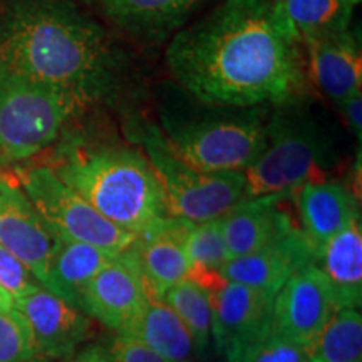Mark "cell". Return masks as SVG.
Segmentation results:
<instances>
[{
    "instance_id": "7a4b0ae2",
    "label": "cell",
    "mask_w": 362,
    "mask_h": 362,
    "mask_svg": "<svg viewBox=\"0 0 362 362\" xmlns=\"http://www.w3.org/2000/svg\"><path fill=\"white\" fill-rule=\"evenodd\" d=\"M0 66L84 103L115 93L121 72L103 27L62 0H24L7 13Z\"/></svg>"
},
{
    "instance_id": "e0dca14e",
    "label": "cell",
    "mask_w": 362,
    "mask_h": 362,
    "mask_svg": "<svg viewBox=\"0 0 362 362\" xmlns=\"http://www.w3.org/2000/svg\"><path fill=\"white\" fill-rule=\"evenodd\" d=\"M312 78L334 103L359 93L362 84V54L359 39L349 29L304 40Z\"/></svg>"
},
{
    "instance_id": "3957f363",
    "label": "cell",
    "mask_w": 362,
    "mask_h": 362,
    "mask_svg": "<svg viewBox=\"0 0 362 362\" xmlns=\"http://www.w3.org/2000/svg\"><path fill=\"white\" fill-rule=\"evenodd\" d=\"M52 170L99 215L124 232L136 235L153 221L170 216L153 166L136 149L72 146Z\"/></svg>"
},
{
    "instance_id": "30bf717a",
    "label": "cell",
    "mask_w": 362,
    "mask_h": 362,
    "mask_svg": "<svg viewBox=\"0 0 362 362\" xmlns=\"http://www.w3.org/2000/svg\"><path fill=\"white\" fill-rule=\"evenodd\" d=\"M208 293L214 309L211 337L226 362L272 332L274 296L225 279Z\"/></svg>"
},
{
    "instance_id": "5b68a950",
    "label": "cell",
    "mask_w": 362,
    "mask_h": 362,
    "mask_svg": "<svg viewBox=\"0 0 362 362\" xmlns=\"http://www.w3.org/2000/svg\"><path fill=\"white\" fill-rule=\"evenodd\" d=\"M334 161V146L302 98L277 104L267 117L265 144L245 176L243 198L291 194L309 181L322 180Z\"/></svg>"
},
{
    "instance_id": "9c48e42d",
    "label": "cell",
    "mask_w": 362,
    "mask_h": 362,
    "mask_svg": "<svg viewBox=\"0 0 362 362\" xmlns=\"http://www.w3.org/2000/svg\"><path fill=\"white\" fill-rule=\"evenodd\" d=\"M332 291L315 264L307 265L285 282L274 296L272 330L297 346L314 342L336 312Z\"/></svg>"
},
{
    "instance_id": "603a6c76",
    "label": "cell",
    "mask_w": 362,
    "mask_h": 362,
    "mask_svg": "<svg viewBox=\"0 0 362 362\" xmlns=\"http://www.w3.org/2000/svg\"><path fill=\"white\" fill-rule=\"evenodd\" d=\"M279 6L302 42L349 29L356 4L352 0H279Z\"/></svg>"
},
{
    "instance_id": "8fae6325",
    "label": "cell",
    "mask_w": 362,
    "mask_h": 362,
    "mask_svg": "<svg viewBox=\"0 0 362 362\" xmlns=\"http://www.w3.org/2000/svg\"><path fill=\"white\" fill-rule=\"evenodd\" d=\"M13 309L29 324L35 357L42 359L69 361L96 334L94 320L88 314L45 291L42 285L13 300Z\"/></svg>"
},
{
    "instance_id": "9a60e30c",
    "label": "cell",
    "mask_w": 362,
    "mask_h": 362,
    "mask_svg": "<svg viewBox=\"0 0 362 362\" xmlns=\"http://www.w3.org/2000/svg\"><path fill=\"white\" fill-rule=\"evenodd\" d=\"M317 252L300 228L248 255L230 259L221 277L275 296L279 288L307 265L315 264Z\"/></svg>"
},
{
    "instance_id": "4dcf8cb0",
    "label": "cell",
    "mask_w": 362,
    "mask_h": 362,
    "mask_svg": "<svg viewBox=\"0 0 362 362\" xmlns=\"http://www.w3.org/2000/svg\"><path fill=\"white\" fill-rule=\"evenodd\" d=\"M344 117H346L347 124L352 131V134L356 136L357 141H362V93L352 94L347 99H344L342 103H339Z\"/></svg>"
},
{
    "instance_id": "d4e9b609",
    "label": "cell",
    "mask_w": 362,
    "mask_h": 362,
    "mask_svg": "<svg viewBox=\"0 0 362 362\" xmlns=\"http://www.w3.org/2000/svg\"><path fill=\"white\" fill-rule=\"evenodd\" d=\"M305 352L310 362H362L361 310L336 309Z\"/></svg>"
},
{
    "instance_id": "4316f807",
    "label": "cell",
    "mask_w": 362,
    "mask_h": 362,
    "mask_svg": "<svg viewBox=\"0 0 362 362\" xmlns=\"http://www.w3.org/2000/svg\"><path fill=\"white\" fill-rule=\"evenodd\" d=\"M66 362H168L129 334L93 339Z\"/></svg>"
},
{
    "instance_id": "4fadbf2b",
    "label": "cell",
    "mask_w": 362,
    "mask_h": 362,
    "mask_svg": "<svg viewBox=\"0 0 362 362\" xmlns=\"http://www.w3.org/2000/svg\"><path fill=\"white\" fill-rule=\"evenodd\" d=\"M141 277L123 250L98 272L84 296L83 312L111 332H128L146 304Z\"/></svg>"
},
{
    "instance_id": "277c9868",
    "label": "cell",
    "mask_w": 362,
    "mask_h": 362,
    "mask_svg": "<svg viewBox=\"0 0 362 362\" xmlns=\"http://www.w3.org/2000/svg\"><path fill=\"white\" fill-rule=\"evenodd\" d=\"M200 104H165L160 131L166 144L198 171L243 173L265 144L267 107Z\"/></svg>"
},
{
    "instance_id": "d6986e66",
    "label": "cell",
    "mask_w": 362,
    "mask_h": 362,
    "mask_svg": "<svg viewBox=\"0 0 362 362\" xmlns=\"http://www.w3.org/2000/svg\"><path fill=\"white\" fill-rule=\"evenodd\" d=\"M296 192L300 230L314 245L315 252H319L330 237L361 216L354 194L341 181H309Z\"/></svg>"
},
{
    "instance_id": "e575fe53",
    "label": "cell",
    "mask_w": 362,
    "mask_h": 362,
    "mask_svg": "<svg viewBox=\"0 0 362 362\" xmlns=\"http://www.w3.org/2000/svg\"><path fill=\"white\" fill-rule=\"evenodd\" d=\"M189 362H206V361H198V359H194V361H189Z\"/></svg>"
},
{
    "instance_id": "836d02e7",
    "label": "cell",
    "mask_w": 362,
    "mask_h": 362,
    "mask_svg": "<svg viewBox=\"0 0 362 362\" xmlns=\"http://www.w3.org/2000/svg\"><path fill=\"white\" fill-rule=\"evenodd\" d=\"M352 2H354L356 6H357V4H361V0H352Z\"/></svg>"
},
{
    "instance_id": "6da1fadb",
    "label": "cell",
    "mask_w": 362,
    "mask_h": 362,
    "mask_svg": "<svg viewBox=\"0 0 362 362\" xmlns=\"http://www.w3.org/2000/svg\"><path fill=\"white\" fill-rule=\"evenodd\" d=\"M298 42L279 0H223L176 30L166 64L181 89L203 104H280L304 89Z\"/></svg>"
},
{
    "instance_id": "83f0119b",
    "label": "cell",
    "mask_w": 362,
    "mask_h": 362,
    "mask_svg": "<svg viewBox=\"0 0 362 362\" xmlns=\"http://www.w3.org/2000/svg\"><path fill=\"white\" fill-rule=\"evenodd\" d=\"M35 357L34 337L19 310H0V362H29Z\"/></svg>"
},
{
    "instance_id": "5bb4252c",
    "label": "cell",
    "mask_w": 362,
    "mask_h": 362,
    "mask_svg": "<svg viewBox=\"0 0 362 362\" xmlns=\"http://www.w3.org/2000/svg\"><path fill=\"white\" fill-rule=\"evenodd\" d=\"M0 243L42 285L54 233L24 189L6 180H0Z\"/></svg>"
},
{
    "instance_id": "484cf974",
    "label": "cell",
    "mask_w": 362,
    "mask_h": 362,
    "mask_svg": "<svg viewBox=\"0 0 362 362\" xmlns=\"http://www.w3.org/2000/svg\"><path fill=\"white\" fill-rule=\"evenodd\" d=\"M161 300L168 304L181 322L187 325L197 344L198 354L203 356L210 344L211 325H214V309H211V297L206 288L197 284L192 279L181 280L163 293Z\"/></svg>"
},
{
    "instance_id": "ba28073f",
    "label": "cell",
    "mask_w": 362,
    "mask_h": 362,
    "mask_svg": "<svg viewBox=\"0 0 362 362\" xmlns=\"http://www.w3.org/2000/svg\"><path fill=\"white\" fill-rule=\"evenodd\" d=\"M21 188L51 232L89 243L111 253H121L133 242L134 233L117 228L66 185L49 166L21 171Z\"/></svg>"
},
{
    "instance_id": "cb8c5ba5",
    "label": "cell",
    "mask_w": 362,
    "mask_h": 362,
    "mask_svg": "<svg viewBox=\"0 0 362 362\" xmlns=\"http://www.w3.org/2000/svg\"><path fill=\"white\" fill-rule=\"evenodd\" d=\"M189 262V277L208 292L214 291L223 277L221 270L228 264L230 255L221 235L220 218L200 221L189 226L185 242Z\"/></svg>"
},
{
    "instance_id": "ac0fdd59",
    "label": "cell",
    "mask_w": 362,
    "mask_h": 362,
    "mask_svg": "<svg viewBox=\"0 0 362 362\" xmlns=\"http://www.w3.org/2000/svg\"><path fill=\"white\" fill-rule=\"evenodd\" d=\"M116 253L66 237L54 235V247L42 280L45 291L83 310L84 296L98 272Z\"/></svg>"
},
{
    "instance_id": "52a82bcc",
    "label": "cell",
    "mask_w": 362,
    "mask_h": 362,
    "mask_svg": "<svg viewBox=\"0 0 362 362\" xmlns=\"http://www.w3.org/2000/svg\"><path fill=\"white\" fill-rule=\"evenodd\" d=\"M141 143L144 156L160 181L170 216L192 223L216 220L243 200L245 176L242 171L205 173L192 168L171 151L156 126L143 129Z\"/></svg>"
},
{
    "instance_id": "8992f818",
    "label": "cell",
    "mask_w": 362,
    "mask_h": 362,
    "mask_svg": "<svg viewBox=\"0 0 362 362\" xmlns=\"http://www.w3.org/2000/svg\"><path fill=\"white\" fill-rule=\"evenodd\" d=\"M83 99L0 66V155L25 160L56 138Z\"/></svg>"
},
{
    "instance_id": "ffe728a7",
    "label": "cell",
    "mask_w": 362,
    "mask_h": 362,
    "mask_svg": "<svg viewBox=\"0 0 362 362\" xmlns=\"http://www.w3.org/2000/svg\"><path fill=\"white\" fill-rule=\"evenodd\" d=\"M315 265L332 291L337 309H361L362 302V225L361 216L330 237L319 248Z\"/></svg>"
},
{
    "instance_id": "7402d4cb",
    "label": "cell",
    "mask_w": 362,
    "mask_h": 362,
    "mask_svg": "<svg viewBox=\"0 0 362 362\" xmlns=\"http://www.w3.org/2000/svg\"><path fill=\"white\" fill-rule=\"evenodd\" d=\"M129 334L168 362H189L200 357L187 325L161 298H146Z\"/></svg>"
},
{
    "instance_id": "44dd1931",
    "label": "cell",
    "mask_w": 362,
    "mask_h": 362,
    "mask_svg": "<svg viewBox=\"0 0 362 362\" xmlns=\"http://www.w3.org/2000/svg\"><path fill=\"white\" fill-rule=\"evenodd\" d=\"M107 19L144 40L175 34L205 0H96Z\"/></svg>"
},
{
    "instance_id": "d6a6232c",
    "label": "cell",
    "mask_w": 362,
    "mask_h": 362,
    "mask_svg": "<svg viewBox=\"0 0 362 362\" xmlns=\"http://www.w3.org/2000/svg\"><path fill=\"white\" fill-rule=\"evenodd\" d=\"M29 362H66V361H49V359H42V357H34Z\"/></svg>"
},
{
    "instance_id": "f1b7e54d",
    "label": "cell",
    "mask_w": 362,
    "mask_h": 362,
    "mask_svg": "<svg viewBox=\"0 0 362 362\" xmlns=\"http://www.w3.org/2000/svg\"><path fill=\"white\" fill-rule=\"evenodd\" d=\"M233 362H310L304 347L280 337L272 330L260 341L248 346Z\"/></svg>"
},
{
    "instance_id": "7c38bea8",
    "label": "cell",
    "mask_w": 362,
    "mask_h": 362,
    "mask_svg": "<svg viewBox=\"0 0 362 362\" xmlns=\"http://www.w3.org/2000/svg\"><path fill=\"white\" fill-rule=\"evenodd\" d=\"M192 225L176 216H163L136 233L126 248L148 297L161 298L168 288L189 277L185 242Z\"/></svg>"
},
{
    "instance_id": "2e32d148",
    "label": "cell",
    "mask_w": 362,
    "mask_h": 362,
    "mask_svg": "<svg viewBox=\"0 0 362 362\" xmlns=\"http://www.w3.org/2000/svg\"><path fill=\"white\" fill-rule=\"evenodd\" d=\"M288 194L243 198L220 218L230 259L248 255L298 228L282 203Z\"/></svg>"
},
{
    "instance_id": "1f68e13d",
    "label": "cell",
    "mask_w": 362,
    "mask_h": 362,
    "mask_svg": "<svg viewBox=\"0 0 362 362\" xmlns=\"http://www.w3.org/2000/svg\"><path fill=\"white\" fill-rule=\"evenodd\" d=\"M13 307V298L0 287V310H8Z\"/></svg>"
},
{
    "instance_id": "f546056e",
    "label": "cell",
    "mask_w": 362,
    "mask_h": 362,
    "mask_svg": "<svg viewBox=\"0 0 362 362\" xmlns=\"http://www.w3.org/2000/svg\"><path fill=\"white\" fill-rule=\"evenodd\" d=\"M0 287L13 300L22 298L40 287L29 269L16 255H12L2 243H0Z\"/></svg>"
}]
</instances>
